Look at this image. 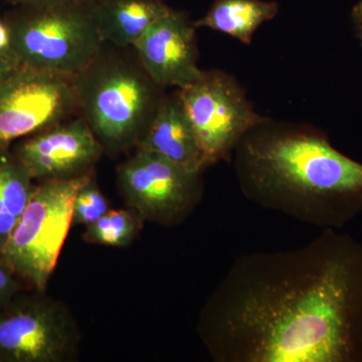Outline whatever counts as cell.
<instances>
[{"label": "cell", "instance_id": "6", "mask_svg": "<svg viewBox=\"0 0 362 362\" xmlns=\"http://www.w3.org/2000/svg\"><path fill=\"white\" fill-rule=\"evenodd\" d=\"M177 93L207 168L230 161L243 137L268 119L254 110L235 78L221 71H204Z\"/></svg>", "mask_w": 362, "mask_h": 362}, {"label": "cell", "instance_id": "16", "mask_svg": "<svg viewBox=\"0 0 362 362\" xmlns=\"http://www.w3.org/2000/svg\"><path fill=\"white\" fill-rule=\"evenodd\" d=\"M142 223L132 209H109L99 220L87 226L83 238L90 244L127 247L139 233Z\"/></svg>", "mask_w": 362, "mask_h": 362}, {"label": "cell", "instance_id": "19", "mask_svg": "<svg viewBox=\"0 0 362 362\" xmlns=\"http://www.w3.org/2000/svg\"><path fill=\"white\" fill-rule=\"evenodd\" d=\"M11 6H54V4H93L98 0H6Z\"/></svg>", "mask_w": 362, "mask_h": 362}, {"label": "cell", "instance_id": "15", "mask_svg": "<svg viewBox=\"0 0 362 362\" xmlns=\"http://www.w3.org/2000/svg\"><path fill=\"white\" fill-rule=\"evenodd\" d=\"M11 148H0V251L32 199L35 185Z\"/></svg>", "mask_w": 362, "mask_h": 362}, {"label": "cell", "instance_id": "1", "mask_svg": "<svg viewBox=\"0 0 362 362\" xmlns=\"http://www.w3.org/2000/svg\"><path fill=\"white\" fill-rule=\"evenodd\" d=\"M216 362H362V244L333 228L235 259L202 307Z\"/></svg>", "mask_w": 362, "mask_h": 362}, {"label": "cell", "instance_id": "12", "mask_svg": "<svg viewBox=\"0 0 362 362\" xmlns=\"http://www.w3.org/2000/svg\"><path fill=\"white\" fill-rule=\"evenodd\" d=\"M137 148L153 152L189 170L202 173L207 168L204 152L177 90L163 95Z\"/></svg>", "mask_w": 362, "mask_h": 362}, {"label": "cell", "instance_id": "11", "mask_svg": "<svg viewBox=\"0 0 362 362\" xmlns=\"http://www.w3.org/2000/svg\"><path fill=\"white\" fill-rule=\"evenodd\" d=\"M133 49L144 70L163 89H182L204 73L197 66L194 23L175 9L150 26Z\"/></svg>", "mask_w": 362, "mask_h": 362}, {"label": "cell", "instance_id": "4", "mask_svg": "<svg viewBox=\"0 0 362 362\" xmlns=\"http://www.w3.org/2000/svg\"><path fill=\"white\" fill-rule=\"evenodd\" d=\"M4 18L20 65L74 77L105 44L94 4L13 6Z\"/></svg>", "mask_w": 362, "mask_h": 362}, {"label": "cell", "instance_id": "21", "mask_svg": "<svg viewBox=\"0 0 362 362\" xmlns=\"http://www.w3.org/2000/svg\"><path fill=\"white\" fill-rule=\"evenodd\" d=\"M11 37L8 25L4 18H0V52L11 49Z\"/></svg>", "mask_w": 362, "mask_h": 362}, {"label": "cell", "instance_id": "17", "mask_svg": "<svg viewBox=\"0 0 362 362\" xmlns=\"http://www.w3.org/2000/svg\"><path fill=\"white\" fill-rule=\"evenodd\" d=\"M106 197L98 187L94 176L86 182L76 195L73 207V226H89L109 211Z\"/></svg>", "mask_w": 362, "mask_h": 362}, {"label": "cell", "instance_id": "13", "mask_svg": "<svg viewBox=\"0 0 362 362\" xmlns=\"http://www.w3.org/2000/svg\"><path fill=\"white\" fill-rule=\"evenodd\" d=\"M163 0H98V28L106 44L133 47L147 30L170 11Z\"/></svg>", "mask_w": 362, "mask_h": 362}, {"label": "cell", "instance_id": "7", "mask_svg": "<svg viewBox=\"0 0 362 362\" xmlns=\"http://www.w3.org/2000/svg\"><path fill=\"white\" fill-rule=\"evenodd\" d=\"M42 293H20L0 308V362H65L77 354L70 311Z\"/></svg>", "mask_w": 362, "mask_h": 362}, {"label": "cell", "instance_id": "18", "mask_svg": "<svg viewBox=\"0 0 362 362\" xmlns=\"http://www.w3.org/2000/svg\"><path fill=\"white\" fill-rule=\"evenodd\" d=\"M23 284L0 258V308L20 294Z\"/></svg>", "mask_w": 362, "mask_h": 362}, {"label": "cell", "instance_id": "20", "mask_svg": "<svg viewBox=\"0 0 362 362\" xmlns=\"http://www.w3.org/2000/svg\"><path fill=\"white\" fill-rule=\"evenodd\" d=\"M20 66V62L11 49L0 52V80Z\"/></svg>", "mask_w": 362, "mask_h": 362}, {"label": "cell", "instance_id": "22", "mask_svg": "<svg viewBox=\"0 0 362 362\" xmlns=\"http://www.w3.org/2000/svg\"><path fill=\"white\" fill-rule=\"evenodd\" d=\"M351 18L352 21H354V28H356L357 39L361 42L362 47V0L357 2L354 8H352Z\"/></svg>", "mask_w": 362, "mask_h": 362}, {"label": "cell", "instance_id": "5", "mask_svg": "<svg viewBox=\"0 0 362 362\" xmlns=\"http://www.w3.org/2000/svg\"><path fill=\"white\" fill-rule=\"evenodd\" d=\"M86 175L40 181L30 202L0 251V258L21 282L45 292L71 226L80 188L93 177Z\"/></svg>", "mask_w": 362, "mask_h": 362}, {"label": "cell", "instance_id": "10", "mask_svg": "<svg viewBox=\"0 0 362 362\" xmlns=\"http://www.w3.org/2000/svg\"><path fill=\"white\" fill-rule=\"evenodd\" d=\"M13 152L33 180L42 181L90 173L104 149L77 115L21 139Z\"/></svg>", "mask_w": 362, "mask_h": 362}, {"label": "cell", "instance_id": "2", "mask_svg": "<svg viewBox=\"0 0 362 362\" xmlns=\"http://www.w3.org/2000/svg\"><path fill=\"white\" fill-rule=\"evenodd\" d=\"M233 153L240 192L264 209L323 230H341L362 214V163L322 131L268 118Z\"/></svg>", "mask_w": 362, "mask_h": 362}, {"label": "cell", "instance_id": "9", "mask_svg": "<svg viewBox=\"0 0 362 362\" xmlns=\"http://www.w3.org/2000/svg\"><path fill=\"white\" fill-rule=\"evenodd\" d=\"M202 173L138 149L119 168L118 183L126 204L143 221L173 226L201 201Z\"/></svg>", "mask_w": 362, "mask_h": 362}, {"label": "cell", "instance_id": "14", "mask_svg": "<svg viewBox=\"0 0 362 362\" xmlns=\"http://www.w3.org/2000/svg\"><path fill=\"white\" fill-rule=\"evenodd\" d=\"M279 13L275 1L265 0H216L195 28H206L226 33L245 45H251L254 33Z\"/></svg>", "mask_w": 362, "mask_h": 362}, {"label": "cell", "instance_id": "8", "mask_svg": "<svg viewBox=\"0 0 362 362\" xmlns=\"http://www.w3.org/2000/svg\"><path fill=\"white\" fill-rule=\"evenodd\" d=\"M77 115L71 76L20 65L0 80V148Z\"/></svg>", "mask_w": 362, "mask_h": 362}, {"label": "cell", "instance_id": "3", "mask_svg": "<svg viewBox=\"0 0 362 362\" xmlns=\"http://www.w3.org/2000/svg\"><path fill=\"white\" fill-rule=\"evenodd\" d=\"M128 49L105 42L96 58L74 76L78 115L111 153L137 146L164 95Z\"/></svg>", "mask_w": 362, "mask_h": 362}]
</instances>
